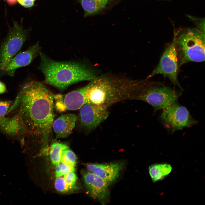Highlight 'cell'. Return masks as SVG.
<instances>
[{"label": "cell", "mask_w": 205, "mask_h": 205, "mask_svg": "<svg viewBox=\"0 0 205 205\" xmlns=\"http://www.w3.org/2000/svg\"><path fill=\"white\" fill-rule=\"evenodd\" d=\"M145 81L96 77L88 84L86 104L108 108L116 103L128 100H137Z\"/></svg>", "instance_id": "7a4b0ae2"}, {"label": "cell", "mask_w": 205, "mask_h": 205, "mask_svg": "<svg viewBox=\"0 0 205 205\" xmlns=\"http://www.w3.org/2000/svg\"><path fill=\"white\" fill-rule=\"evenodd\" d=\"M108 0H81L84 11V17L95 14L106 6Z\"/></svg>", "instance_id": "9a60e30c"}, {"label": "cell", "mask_w": 205, "mask_h": 205, "mask_svg": "<svg viewBox=\"0 0 205 205\" xmlns=\"http://www.w3.org/2000/svg\"><path fill=\"white\" fill-rule=\"evenodd\" d=\"M7 3L10 5H13L16 4L17 0H6Z\"/></svg>", "instance_id": "603a6c76"}, {"label": "cell", "mask_w": 205, "mask_h": 205, "mask_svg": "<svg viewBox=\"0 0 205 205\" xmlns=\"http://www.w3.org/2000/svg\"><path fill=\"white\" fill-rule=\"evenodd\" d=\"M205 33L196 28L175 32L173 39L179 67L188 62L205 60Z\"/></svg>", "instance_id": "277c9868"}, {"label": "cell", "mask_w": 205, "mask_h": 205, "mask_svg": "<svg viewBox=\"0 0 205 205\" xmlns=\"http://www.w3.org/2000/svg\"><path fill=\"white\" fill-rule=\"evenodd\" d=\"M77 119L75 114L68 113L62 115L54 120L52 129L56 138H65L69 136L72 132Z\"/></svg>", "instance_id": "5bb4252c"}, {"label": "cell", "mask_w": 205, "mask_h": 205, "mask_svg": "<svg viewBox=\"0 0 205 205\" xmlns=\"http://www.w3.org/2000/svg\"><path fill=\"white\" fill-rule=\"evenodd\" d=\"M40 50L38 43L31 46L25 51L13 57L4 70L9 75H13L16 69L29 64L40 53Z\"/></svg>", "instance_id": "4fadbf2b"}, {"label": "cell", "mask_w": 205, "mask_h": 205, "mask_svg": "<svg viewBox=\"0 0 205 205\" xmlns=\"http://www.w3.org/2000/svg\"><path fill=\"white\" fill-rule=\"evenodd\" d=\"M54 167L55 177L63 176L70 172L75 171V166L63 164L61 162Z\"/></svg>", "instance_id": "d6986e66"}, {"label": "cell", "mask_w": 205, "mask_h": 205, "mask_svg": "<svg viewBox=\"0 0 205 205\" xmlns=\"http://www.w3.org/2000/svg\"><path fill=\"white\" fill-rule=\"evenodd\" d=\"M40 68L45 82L64 90L70 85L83 81H91L96 77L93 71L83 64L52 60L41 52Z\"/></svg>", "instance_id": "3957f363"}, {"label": "cell", "mask_w": 205, "mask_h": 205, "mask_svg": "<svg viewBox=\"0 0 205 205\" xmlns=\"http://www.w3.org/2000/svg\"></svg>", "instance_id": "cb8c5ba5"}, {"label": "cell", "mask_w": 205, "mask_h": 205, "mask_svg": "<svg viewBox=\"0 0 205 205\" xmlns=\"http://www.w3.org/2000/svg\"><path fill=\"white\" fill-rule=\"evenodd\" d=\"M68 146L65 144L58 142L53 143L50 149V156L51 162L54 166L59 163L62 153Z\"/></svg>", "instance_id": "e0dca14e"}, {"label": "cell", "mask_w": 205, "mask_h": 205, "mask_svg": "<svg viewBox=\"0 0 205 205\" xmlns=\"http://www.w3.org/2000/svg\"><path fill=\"white\" fill-rule=\"evenodd\" d=\"M80 109L79 120L80 125L88 132L96 128L107 119L109 114L108 108L90 103L85 104Z\"/></svg>", "instance_id": "9c48e42d"}, {"label": "cell", "mask_w": 205, "mask_h": 205, "mask_svg": "<svg viewBox=\"0 0 205 205\" xmlns=\"http://www.w3.org/2000/svg\"><path fill=\"white\" fill-rule=\"evenodd\" d=\"M6 90L5 85L0 81V93H3L5 92Z\"/></svg>", "instance_id": "7402d4cb"}, {"label": "cell", "mask_w": 205, "mask_h": 205, "mask_svg": "<svg viewBox=\"0 0 205 205\" xmlns=\"http://www.w3.org/2000/svg\"><path fill=\"white\" fill-rule=\"evenodd\" d=\"M10 106L9 102L2 101L0 102V118L4 116L8 110Z\"/></svg>", "instance_id": "ffe728a7"}, {"label": "cell", "mask_w": 205, "mask_h": 205, "mask_svg": "<svg viewBox=\"0 0 205 205\" xmlns=\"http://www.w3.org/2000/svg\"><path fill=\"white\" fill-rule=\"evenodd\" d=\"M150 175L153 183L162 180L168 175L169 168L166 163H155L151 165L149 167Z\"/></svg>", "instance_id": "2e32d148"}, {"label": "cell", "mask_w": 205, "mask_h": 205, "mask_svg": "<svg viewBox=\"0 0 205 205\" xmlns=\"http://www.w3.org/2000/svg\"><path fill=\"white\" fill-rule=\"evenodd\" d=\"M123 161L102 164L88 163L86 164L87 170L103 179L109 185L115 182L124 166Z\"/></svg>", "instance_id": "7c38bea8"}, {"label": "cell", "mask_w": 205, "mask_h": 205, "mask_svg": "<svg viewBox=\"0 0 205 205\" xmlns=\"http://www.w3.org/2000/svg\"><path fill=\"white\" fill-rule=\"evenodd\" d=\"M179 67L177 54L173 39L165 50L157 66L147 78L157 74L162 75L169 78L173 85L179 87L182 91L183 89L178 79Z\"/></svg>", "instance_id": "52a82bcc"}, {"label": "cell", "mask_w": 205, "mask_h": 205, "mask_svg": "<svg viewBox=\"0 0 205 205\" xmlns=\"http://www.w3.org/2000/svg\"><path fill=\"white\" fill-rule=\"evenodd\" d=\"M181 94L161 83L147 82L137 100L149 104L156 111L177 102Z\"/></svg>", "instance_id": "5b68a950"}, {"label": "cell", "mask_w": 205, "mask_h": 205, "mask_svg": "<svg viewBox=\"0 0 205 205\" xmlns=\"http://www.w3.org/2000/svg\"><path fill=\"white\" fill-rule=\"evenodd\" d=\"M36 0H17L21 5L23 7L28 8L30 7L32 5L33 1H34Z\"/></svg>", "instance_id": "44dd1931"}, {"label": "cell", "mask_w": 205, "mask_h": 205, "mask_svg": "<svg viewBox=\"0 0 205 205\" xmlns=\"http://www.w3.org/2000/svg\"><path fill=\"white\" fill-rule=\"evenodd\" d=\"M176 102L163 109L160 118L164 125L172 133L196 124L198 121L187 108Z\"/></svg>", "instance_id": "8992f818"}, {"label": "cell", "mask_w": 205, "mask_h": 205, "mask_svg": "<svg viewBox=\"0 0 205 205\" xmlns=\"http://www.w3.org/2000/svg\"><path fill=\"white\" fill-rule=\"evenodd\" d=\"M60 162L63 164L75 166L77 162L76 156L68 146L63 151Z\"/></svg>", "instance_id": "ac0fdd59"}, {"label": "cell", "mask_w": 205, "mask_h": 205, "mask_svg": "<svg viewBox=\"0 0 205 205\" xmlns=\"http://www.w3.org/2000/svg\"><path fill=\"white\" fill-rule=\"evenodd\" d=\"M88 86V84L66 94L54 95L56 109L59 112L80 109L86 104V95Z\"/></svg>", "instance_id": "8fae6325"}, {"label": "cell", "mask_w": 205, "mask_h": 205, "mask_svg": "<svg viewBox=\"0 0 205 205\" xmlns=\"http://www.w3.org/2000/svg\"><path fill=\"white\" fill-rule=\"evenodd\" d=\"M54 96L45 86L36 81L26 84L19 96L21 122L28 132L42 139L43 151L47 148L54 120Z\"/></svg>", "instance_id": "6da1fadb"}, {"label": "cell", "mask_w": 205, "mask_h": 205, "mask_svg": "<svg viewBox=\"0 0 205 205\" xmlns=\"http://www.w3.org/2000/svg\"><path fill=\"white\" fill-rule=\"evenodd\" d=\"M26 37V32L22 26L14 22L0 48V69L4 70L11 60L20 50Z\"/></svg>", "instance_id": "ba28073f"}, {"label": "cell", "mask_w": 205, "mask_h": 205, "mask_svg": "<svg viewBox=\"0 0 205 205\" xmlns=\"http://www.w3.org/2000/svg\"><path fill=\"white\" fill-rule=\"evenodd\" d=\"M84 185L89 195L102 204L109 201V185L103 179L87 170L82 172Z\"/></svg>", "instance_id": "30bf717a"}]
</instances>
